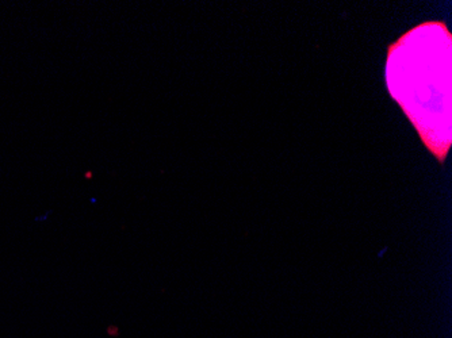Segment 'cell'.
Returning a JSON list of instances; mask_svg holds the SVG:
<instances>
[{
	"label": "cell",
	"instance_id": "1",
	"mask_svg": "<svg viewBox=\"0 0 452 338\" xmlns=\"http://www.w3.org/2000/svg\"><path fill=\"white\" fill-rule=\"evenodd\" d=\"M386 84L439 163L451 148V33L443 22L410 29L387 49Z\"/></svg>",
	"mask_w": 452,
	"mask_h": 338
}]
</instances>
